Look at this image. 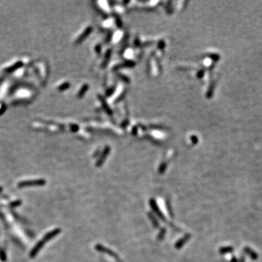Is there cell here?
Instances as JSON below:
<instances>
[{
  "label": "cell",
  "instance_id": "6da1fadb",
  "mask_svg": "<svg viewBox=\"0 0 262 262\" xmlns=\"http://www.w3.org/2000/svg\"><path fill=\"white\" fill-rule=\"evenodd\" d=\"M45 184L46 181L44 179H37V180L21 181L18 183V188H24L34 187V186H44Z\"/></svg>",
  "mask_w": 262,
  "mask_h": 262
},
{
  "label": "cell",
  "instance_id": "7a4b0ae2",
  "mask_svg": "<svg viewBox=\"0 0 262 262\" xmlns=\"http://www.w3.org/2000/svg\"><path fill=\"white\" fill-rule=\"evenodd\" d=\"M95 249H96V250H98V252H100V253H106V254L109 255V256H111V257H113V258H114L116 260H117L119 262H122L121 260H120V258L118 257L117 254H116L114 252L112 251L111 250L108 249V248H106V247L103 246V245H100V244H97V245H95Z\"/></svg>",
  "mask_w": 262,
  "mask_h": 262
},
{
  "label": "cell",
  "instance_id": "3957f363",
  "mask_svg": "<svg viewBox=\"0 0 262 262\" xmlns=\"http://www.w3.org/2000/svg\"><path fill=\"white\" fill-rule=\"evenodd\" d=\"M149 204H150V206H151V207L152 208L153 211L156 214V216H157L159 217V218H160L161 220L165 221V218L164 215H163L162 213L161 212V210H159V207H158L157 204H156L155 200H154V199H151V200H150V201H149Z\"/></svg>",
  "mask_w": 262,
  "mask_h": 262
},
{
  "label": "cell",
  "instance_id": "277c9868",
  "mask_svg": "<svg viewBox=\"0 0 262 262\" xmlns=\"http://www.w3.org/2000/svg\"><path fill=\"white\" fill-rule=\"evenodd\" d=\"M47 243V242H46L43 238H42V240H40V241L38 242V243H37V245H36L35 246H34V248H33V249L31 250V253H30V257H31V258H34V257H35L36 256H37V253L39 252V250H40L42 248H43V246L44 245V243Z\"/></svg>",
  "mask_w": 262,
  "mask_h": 262
},
{
  "label": "cell",
  "instance_id": "5b68a950",
  "mask_svg": "<svg viewBox=\"0 0 262 262\" xmlns=\"http://www.w3.org/2000/svg\"><path fill=\"white\" fill-rule=\"evenodd\" d=\"M60 232H61V229H58V228L55 229V230H52V231L49 232L48 233L46 234V235L44 236L43 239L47 243V242L50 241V240H52V238H54L55 237H56L58 235H59V234H60Z\"/></svg>",
  "mask_w": 262,
  "mask_h": 262
},
{
  "label": "cell",
  "instance_id": "8992f818",
  "mask_svg": "<svg viewBox=\"0 0 262 262\" xmlns=\"http://www.w3.org/2000/svg\"><path fill=\"white\" fill-rule=\"evenodd\" d=\"M189 239H190V235H184L182 238H181L180 240H178V241L176 243V245H175V247H176V249H181V248L185 245V243H187V242L189 240Z\"/></svg>",
  "mask_w": 262,
  "mask_h": 262
},
{
  "label": "cell",
  "instance_id": "52a82bcc",
  "mask_svg": "<svg viewBox=\"0 0 262 262\" xmlns=\"http://www.w3.org/2000/svg\"><path fill=\"white\" fill-rule=\"evenodd\" d=\"M108 153H109V148L106 147V149L103 151V154H102L101 156H100L99 159H98V160L97 161V162H96L97 167H100V166H101L103 164V162H104L105 159H106V156H108Z\"/></svg>",
  "mask_w": 262,
  "mask_h": 262
},
{
  "label": "cell",
  "instance_id": "ba28073f",
  "mask_svg": "<svg viewBox=\"0 0 262 262\" xmlns=\"http://www.w3.org/2000/svg\"><path fill=\"white\" fill-rule=\"evenodd\" d=\"M148 216H149V218L151 221V223H152V225L154 226V227H155V228H158L159 226V221H158L157 218H156L155 216H154L152 213H148Z\"/></svg>",
  "mask_w": 262,
  "mask_h": 262
},
{
  "label": "cell",
  "instance_id": "9c48e42d",
  "mask_svg": "<svg viewBox=\"0 0 262 262\" xmlns=\"http://www.w3.org/2000/svg\"><path fill=\"white\" fill-rule=\"evenodd\" d=\"M165 235H166V230L165 228H162L161 229L160 232H159V235H158L157 236L158 240H159V241L162 240L163 239H164L165 236Z\"/></svg>",
  "mask_w": 262,
  "mask_h": 262
},
{
  "label": "cell",
  "instance_id": "30bf717a",
  "mask_svg": "<svg viewBox=\"0 0 262 262\" xmlns=\"http://www.w3.org/2000/svg\"><path fill=\"white\" fill-rule=\"evenodd\" d=\"M166 167H167V165H166L165 163V162L162 163V164L160 165V166H159V173H160V174L164 173L165 171V170H166Z\"/></svg>",
  "mask_w": 262,
  "mask_h": 262
},
{
  "label": "cell",
  "instance_id": "8fae6325",
  "mask_svg": "<svg viewBox=\"0 0 262 262\" xmlns=\"http://www.w3.org/2000/svg\"><path fill=\"white\" fill-rule=\"evenodd\" d=\"M0 258H1V260L2 261H5L6 259H7L6 253L3 250H0Z\"/></svg>",
  "mask_w": 262,
  "mask_h": 262
},
{
  "label": "cell",
  "instance_id": "7c38bea8",
  "mask_svg": "<svg viewBox=\"0 0 262 262\" xmlns=\"http://www.w3.org/2000/svg\"><path fill=\"white\" fill-rule=\"evenodd\" d=\"M21 204V200H17V201H15L11 203V207H17V206H19Z\"/></svg>",
  "mask_w": 262,
  "mask_h": 262
},
{
  "label": "cell",
  "instance_id": "4fadbf2b",
  "mask_svg": "<svg viewBox=\"0 0 262 262\" xmlns=\"http://www.w3.org/2000/svg\"><path fill=\"white\" fill-rule=\"evenodd\" d=\"M1 191H2V188H1V187H0V192H1Z\"/></svg>",
  "mask_w": 262,
  "mask_h": 262
}]
</instances>
